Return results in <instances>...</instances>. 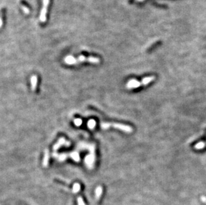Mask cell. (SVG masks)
I'll return each instance as SVG.
<instances>
[{"label":"cell","instance_id":"15","mask_svg":"<svg viewBox=\"0 0 206 205\" xmlns=\"http://www.w3.org/2000/svg\"><path fill=\"white\" fill-rule=\"evenodd\" d=\"M74 123L76 126L80 127L82 124V120L81 119H74Z\"/></svg>","mask_w":206,"mask_h":205},{"label":"cell","instance_id":"11","mask_svg":"<svg viewBox=\"0 0 206 205\" xmlns=\"http://www.w3.org/2000/svg\"><path fill=\"white\" fill-rule=\"evenodd\" d=\"M67 155H68V157H71L73 160H74V161H76V162H79V161H80V155H79V154L77 153V152L72 153H71L70 154H67Z\"/></svg>","mask_w":206,"mask_h":205},{"label":"cell","instance_id":"18","mask_svg":"<svg viewBox=\"0 0 206 205\" xmlns=\"http://www.w3.org/2000/svg\"><path fill=\"white\" fill-rule=\"evenodd\" d=\"M2 25H3V20H2V18L0 17V27H2Z\"/></svg>","mask_w":206,"mask_h":205},{"label":"cell","instance_id":"2","mask_svg":"<svg viewBox=\"0 0 206 205\" xmlns=\"http://www.w3.org/2000/svg\"><path fill=\"white\" fill-rule=\"evenodd\" d=\"M101 127L104 129H107L109 127H114L115 129H117L120 130L124 131L125 133H131L133 131V129L131 126L126 125L121 123H115V122H102L100 125Z\"/></svg>","mask_w":206,"mask_h":205},{"label":"cell","instance_id":"3","mask_svg":"<svg viewBox=\"0 0 206 205\" xmlns=\"http://www.w3.org/2000/svg\"><path fill=\"white\" fill-rule=\"evenodd\" d=\"M95 161V154H94V146H91V154H89L86 157L85 162L89 169H92L93 163Z\"/></svg>","mask_w":206,"mask_h":205},{"label":"cell","instance_id":"16","mask_svg":"<svg viewBox=\"0 0 206 205\" xmlns=\"http://www.w3.org/2000/svg\"><path fill=\"white\" fill-rule=\"evenodd\" d=\"M77 202H78V205H85V204L84 202H83V199H82V197H81V196L78 197V199H77Z\"/></svg>","mask_w":206,"mask_h":205},{"label":"cell","instance_id":"6","mask_svg":"<svg viewBox=\"0 0 206 205\" xmlns=\"http://www.w3.org/2000/svg\"><path fill=\"white\" fill-rule=\"evenodd\" d=\"M67 145V146H69V145H70V143H69V142L66 141V139H65L64 138H59V140L58 141V143H56V145L53 146V150H55V151L58 150V149H59V147L61 146V145Z\"/></svg>","mask_w":206,"mask_h":205},{"label":"cell","instance_id":"5","mask_svg":"<svg viewBox=\"0 0 206 205\" xmlns=\"http://www.w3.org/2000/svg\"><path fill=\"white\" fill-rule=\"evenodd\" d=\"M141 86H142L141 81H138L137 80L133 79H131L128 81V83L126 85V87L129 89H137Z\"/></svg>","mask_w":206,"mask_h":205},{"label":"cell","instance_id":"1","mask_svg":"<svg viewBox=\"0 0 206 205\" xmlns=\"http://www.w3.org/2000/svg\"><path fill=\"white\" fill-rule=\"evenodd\" d=\"M65 63L67 65H74V64H77L78 63L82 62H88L91 63H99L100 60L98 57H86L85 56L80 55L77 58H74L73 56L68 55L65 58Z\"/></svg>","mask_w":206,"mask_h":205},{"label":"cell","instance_id":"19","mask_svg":"<svg viewBox=\"0 0 206 205\" xmlns=\"http://www.w3.org/2000/svg\"><path fill=\"white\" fill-rule=\"evenodd\" d=\"M138 1H139V2H141V1H144V0H138Z\"/></svg>","mask_w":206,"mask_h":205},{"label":"cell","instance_id":"14","mask_svg":"<svg viewBox=\"0 0 206 205\" xmlns=\"http://www.w3.org/2000/svg\"><path fill=\"white\" fill-rule=\"evenodd\" d=\"M80 188H81L80 184H78V183H75V184H74V187H73V191L74 192H77L78 191H80Z\"/></svg>","mask_w":206,"mask_h":205},{"label":"cell","instance_id":"17","mask_svg":"<svg viewBox=\"0 0 206 205\" xmlns=\"http://www.w3.org/2000/svg\"><path fill=\"white\" fill-rule=\"evenodd\" d=\"M22 10H23L24 13H26V14H28L29 13V10L28 9V7H27L25 5H22Z\"/></svg>","mask_w":206,"mask_h":205},{"label":"cell","instance_id":"4","mask_svg":"<svg viewBox=\"0 0 206 205\" xmlns=\"http://www.w3.org/2000/svg\"><path fill=\"white\" fill-rule=\"evenodd\" d=\"M49 2H50V0H43V6H42L39 16V19L42 22H45L46 20V13Z\"/></svg>","mask_w":206,"mask_h":205},{"label":"cell","instance_id":"9","mask_svg":"<svg viewBox=\"0 0 206 205\" xmlns=\"http://www.w3.org/2000/svg\"><path fill=\"white\" fill-rule=\"evenodd\" d=\"M49 159H50L49 151H48V150H45V153H44V157H43V166L44 167H46L48 166V164H49Z\"/></svg>","mask_w":206,"mask_h":205},{"label":"cell","instance_id":"8","mask_svg":"<svg viewBox=\"0 0 206 205\" xmlns=\"http://www.w3.org/2000/svg\"><path fill=\"white\" fill-rule=\"evenodd\" d=\"M31 81V88L32 91H35L37 87V77L36 75H33L31 77L30 79Z\"/></svg>","mask_w":206,"mask_h":205},{"label":"cell","instance_id":"12","mask_svg":"<svg viewBox=\"0 0 206 205\" xmlns=\"http://www.w3.org/2000/svg\"><path fill=\"white\" fill-rule=\"evenodd\" d=\"M206 144L205 142H200V143H197L196 145H195V146H194V148L195 149L197 150H201L202 149L205 148V146Z\"/></svg>","mask_w":206,"mask_h":205},{"label":"cell","instance_id":"7","mask_svg":"<svg viewBox=\"0 0 206 205\" xmlns=\"http://www.w3.org/2000/svg\"><path fill=\"white\" fill-rule=\"evenodd\" d=\"M155 79V76H149V77H146L144 78L141 81V83L142 86L147 85L148 84L152 82Z\"/></svg>","mask_w":206,"mask_h":205},{"label":"cell","instance_id":"13","mask_svg":"<svg viewBox=\"0 0 206 205\" xmlns=\"http://www.w3.org/2000/svg\"><path fill=\"white\" fill-rule=\"evenodd\" d=\"M96 121H94L93 119H91L88 121V127L90 128V129H94L95 127H96Z\"/></svg>","mask_w":206,"mask_h":205},{"label":"cell","instance_id":"10","mask_svg":"<svg viewBox=\"0 0 206 205\" xmlns=\"http://www.w3.org/2000/svg\"><path fill=\"white\" fill-rule=\"evenodd\" d=\"M102 193H103V188L102 186H99L97 187V188H96V199L98 200H99V199H100L101 196V195H102Z\"/></svg>","mask_w":206,"mask_h":205}]
</instances>
